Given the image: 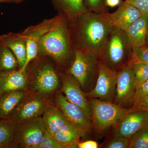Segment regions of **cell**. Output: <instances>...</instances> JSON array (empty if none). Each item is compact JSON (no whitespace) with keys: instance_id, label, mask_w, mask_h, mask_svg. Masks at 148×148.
<instances>
[{"instance_id":"obj_28","label":"cell","mask_w":148,"mask_h":148,"mask_svg":"<svg viewBox=\"0 0 148 148\" xmlns=\"http://www.w3.org/2000/svg\"><path fill=\"white\" fill-rule=\"evenodd\" d=\"M38 148H63L51 133L46 131Z\"/></svg>"},{"instance_id":"obj_12","label":"cell","mask_w":148,"mask_h":148,"mask_svg":"<svg viewBox=\"0 0 148 148\" xmlns=\"http://www.w3.org/2000/svg\"><path fill=\"white\" fill-rule=\"evenodd\" d=\"M54 98L56 105L68 121L77 127L84 135L90 132L92 126V121L79 107L68 101L61 90L56 93Z\"/></svg>"},{"instance_id":"obj_11","label":"cell","mask_w":148,"mask_h":148,"mask_svg":"<svg viewBox=\"0 0 148 148\" xmlns=\"http://www.w3.org/2000/svg\"><path fill=\"white\" fill-rule=\"evenodd\" d=\"M60 74L61 92L68 101L79 107L91 121V108L85 92L83 91L78 82L71 74L68 72H63Z\"/></svg>"},{"instance_id":"obj_25","label":"cell","mask_w":148,"mask_h":148,"mask_svg":"<svg viewBox=\"0 0 148 148\" xmlns=\"http://www.w3.org/2000/svg\"><path fill=\"white\" fill-rule=\"evenodd\" d=\"M13 124L5 119H0V148H9L13 132Z\"/></svg>"},{"instance_id":"obj_31","label":"cell","mask_w":148,"mask_h":148,"mask_svg":"<svg viewBox=\"0 0 148 148\" xmlns=\"http://www.w3.org/2000/svg\"><path fill=\"white\" fill-rule=\"evenodd\" d=\"M130 140L121 136H114L108 142L104 147L107 148H128Z\"/></svg>"},{"instance_id":"obj_15","label":"cell","mask_w":148,"mask_h":148,"mask_svg":"<svg viewBox=\"0 0 148 148\" xmlns=\"http://www.w3.org/2000/svg\"><path fill=\"white\" fill-rule=\"evenodd\" d=\"M119 5L114 12H107L103 15L112 27H116L125 31L140 18L142 14L135 7L123 1Z\"/></svg>"},{"instance_id":"obj_32","label":"cell","mask_w":148,"mask_h":148,"mask_svg":"<svg viewBox=\"0 0 148 148\" xmlns=\"http://www.w3.org/2000/svg\"><path fill=\"white\" fill-rule=\"evenodd\" d=\"M123 2L135 7L142 14H148V0H125Z\"/></svg>"},{"instance_id":"obj_26","label":"cell","mask_w":148,"mask_h":148,"mask_svg":"<svg viewBox=\"0 0 148 148\" xmlns=\"http://www.w3.org/2000/svg\"><path fill=\"white\" fill-rule=\"evenodd\" d=\"M135 74V89L148 79V64L131 60Z\"/></svg>"},{"instance_id":"obj_10","label":"cell","mask_w":148,"mask_h":148,"mask_svg":"<svg viewBox=\"0 0 148 148\" xmlns=\"http://www.w3.org/2000/svg\"><path fill=\"white\" fill-rule=\"evenodd\" d=\"M61 16V14H58L53 18L44 19L39 24L29 26L21 32L27 41V54L26 64L21 71H25L28 64L36 57L40 40L55 26Z\"/></svg>"},{"instance_id":"obj_17","label":"cell","mask_w":148,"mask_h":148,"mask_svg":"<svg viewBox=\"0 0 148 148\" xmlns=\"http://www.w3.org/2000/svg\"><path fill=\"white\" fill-rule=\"evenodd\" d=\"M0 39L12 51L18 61V69L21 70L27 58V43L21 33L10 32L0 35Z\"/></svg>"},{"instance_id":"obj_24","label":"cell","mask_w":148,"mask_h":148,"mask_svg":"<svg viewBox=\"0 0 148 148\" xmlns=\"http://www.w3.org/2000/svg\"><path fill=\"white\" fill-rule=\"evenodd\" d=\"M128 148H148V124L130 137Z\"/></svg>"},{"instance_id":"obj_20","label":"cell","mask_w":148,"mask_h":148,"mask_svg":"<svg viewBox=\"0 0 148 148\" xmlns=\"http://www.w3.org/2000/svg\"><path fill=\"white\" fill-rule=\"evenodd\" d=\"M42 117L47 130L53 135L69 122L55 102L47 107Z\"/></svg>"},{"instance_id":"obj_22","label":"cell","mask_w":148,"mask_h":148,"mask_svg":"<svg viewBox=\"0 0 148 148\" xmlns=\"http://www.w3.org/2000/svg\"><path fill=\"white\" fill-rule=\"evenodd\" d=\"M27 91L17 90L0 95V119L7 118Z\"/></svg>"},{"instance_id":"obj_13","label":"cell","mask_w":148,"mask_h":148,"mask_svg":"<svg viewBox=\"0 0 148 148\" xmlns=\"http://www.w3.org/2000/svg\"><path fill=\"white\" fill-rule=\"evenodd\" d=\"M148 124V111L136 108L123 116L114 125V136L130 139L138 130Z\"/></svg>"},{"instance_id":"obj_16","label":"cell","mask_w":148,"mask_h":148,"mask_svg":"<svg viewBox=\"0 0 148 148\" xmlns=\"http://www.w3.org/2000/svg\"><path fill=\"white\" fill-rule=\"evenodd\" d=\"M25 71L19 69L0 71V95L17 90H28Z\"/></svg>"},{"instance_id":"obj_37","label":"cell","mask_w":148,"mask_h":148,"mask_svg":"<svg viewBox=\"0 0 148 148\" xmlns=\"http://www.w3.org/2000/svg\"><path fill=\"white\" fill-rule=\"evenodd\" d=\"M146 45L148 47V27L146 38Z\"/></svg>"},{"instance_id":"obj_36","label":"cell","mask_w":148,"mask_h":148,"mask_svg":"<svg viewBox=\"0 0 148 148\" xmlns=\"http://www.w3.org/2000/svg\"><path fill=\"white\" fill-rule=\"evenodd\" d=\"M24 1V0H0V3H19Z\"/></svg>"},{"instance_id":"obj_33","label":"cell","mask_w":148,"mask_h":148,"mask_svg":"<svg viewBox=\"0 0 148 148\" xmlns=\"http://www.w3.org/2000/svg\"><path fill=\"white\" fill-rule=\"evenodd\" d=\"M98 143L92 140L79 142L77 145V148H98Z\"/></svg>"},{"instance_id":"obj_5","label":"cell","mask_w":148,"mask_h":148,"mask_svg":"<svg viewBox=\"0 0 148 148\" xmlns=\"http://www.w3.org/2000/svg\"><path fill=\"white\" fill-rule=\"evenodd\" d=\"M98 55L89 51L75 49L73 62L67 72L71 74L78 82L86 93L90 91L92 83L97 81L99 73Z\"/></svg>"},{"instance_id":"obj_23","label":"cell","mask_w":148,"mask_h":148,"mask_svg":"<svg viewBox=\"0 0 148 148\" xmlns=\"http://www.w3.org/2000/svg\"><path fill=\"white\" fill-rule=\"evenodd\" d=\"M18 69L15 56L0 39V71Z\"/></svg>"},{"instance_id":"obj_7","label":"cell","mask_w":148,"mask_h":148,"mask_svg":"<svg viewBox=\"0 0 148 148\" xmlns=\"http://www.w3.org/2000/svg\"><path fill=\"white\" fill-rule=\"evenodd\" d=\"M46 131L42 116L13 125L9 148H38Z\"/></svg>"},{"instance_id":"obj_34","label":"cell","mask_w":148,"mask_h":148,"mask_svg":"<svg viewBox=\"0 0 148 148\" xmlns=\"http://www.w3.org/2000/svg\"><path fill=\"white\" fill-rule=\"evenodd\" d=\"M134 107L141 110L148 111V95L139 102Z\"/></svg>"},{"instance_id":"obj_9","label":"cell","mask_w":148,"mask_h":148,"mask_svg":"<svg viewBox=\"0 0 148 148\" xmlns=\"http://www.w3.org/2000/svg\"><path fill=\"white\" fill-rule=\"evenodd\" d=\"M117 73L100 61L96 84L92 90L86 93L87 97L112 102L115 96Z\"/></svg>"},{"instance_id":"obj_35","label":"cell","mask_w":148,"mask_h":148,"mask_svg":"<svg viewBox=\"0 0 148 148\" xmlns=\"http://www.w3.org/2000/svg\"><path fill=\"white\" fill-rule=\"evenodd\" d=\"M121 3V0H106L107 6L111 8H114L119 5Z\"/></svg>"},{"instance_id":"obj_18","label":"cell","mask_w":148,"mask_h":148,"mask_svg":"<svg viewBox=\"0 0 148 148\" xmlns=\"http://www.w3.org/2000/svg\"><path fill=\"white\" fill-rule=\"evenodd\" d=\"M148 27V14H142L125 31L132 48L146 46Z\"/></svg>"},{"instance_id":"obj_8","label":"cell","mask_w":148,"mask_h":148,"mask_svg":"<svg viewBox=\"0 0 148 148\" xmlns=\"http://www.w3.org/2000/svg\"><path fill=\"white\" fill-rule=\"evenodd\" d=\"M53 98H47L33 91L27 90L25 95L5 120L14 125L42 116L47 107L55 102Z\"/></svg>"},{"instance_id":"obj_6","label":"cell","mask_w":148,"mask_h":148,"mask_svg":"<svg viewBox=\"0 0 148 148\" xmlns=\"http://www.w3.org/2000/svg\"><path fill=\"white\" fill-rule=\"evenodd\" d=\"M92 126L98 133L106 132L114 126L121 118L135 109V107L127 108L112 102L97 98H90Z\"/></svg>"},{"instance_id":"obj_3","label":"cell","mask_w":148,"mask_h":148,"mask_svg":"<svg viewBox=\"0 0 148 148\" xmlns=\"http://www.w3.org/2000/svg\"><path fill=\"white\" fill-rule=\"evenodd\" d=\"M28 90L52 98L61 90V74L54 61L47 56L37 55L25 69Z\"/></svg>"},{"instance_id":"obj_1","label":"cell","mask_w":148,"mask_h":148,"mask_svg":"<svg viewBox=\"0 0 148 148\" xmlns=\"http://www.w3.org/2000/svg\"><path fill=\"white\" fill-rule=\"evenodd\" d=\"M69 27L75 49L98 55L112 27L103 14L89 11L69 20Z\"/></svg>"},{"instance_id":"obj_27","label":"cell","mask_w":148,"mask_h":148,"mask_svg":"<svg viewBox=\"0 0 148 148\" xmlns=\"http://www.w3.org/2000/svg\"><path fill=\"white\" fill-rule=\"evenodd\" d=\"M84 4L88 11L98 14L108 12L106 0H84Z\"/></svg>"},{"instance_id":"obj_2","label":"cell","mask_w":148,"mask_h":148,"mask_svg":"<svg viewBox=\"0 0 148 148\" xmlns=\"http://www.w3.org/2000/svg\"><path fill=\"white\" fill-rule=\"evenodd\" d=\"M69 20L61 14L58 22L43 36L38 45L37 55L49 56L55 62L61 73L69 71L75 58V49Z\"/></svg>"},{"instance_id":"obj_30","label":"cell","mask_w":148,"mask_h":148,"mask_svg":"<svg viewBox=\"0 0 148 148\" xmlns=\"http://www.w3.org/2000/svg\"><path fill=\"white\" fill-rule=\"evenodd\" d=\"M148 95V79L135 89V95L132 102L134 107L143 98Z\"/></svg>"},{"instance_id":"obj_4","label":"cell","mask_w":148,"mask_h":148,"mask_svg":"<svg viewBox=\"0 0 148 148\" xmlns=\"http://www.w3.org/2000/svg\"><path fill=\"white\" fill-rule=\"evenodd\" d=\"M132 47L126 33L112 27L98 55L99 61L118 73L132 59Z\"/></svg>"},{"instance_id":"obj_21","label":"cell","mask_w":148,"mask_h":148,"mask_svg":"<svg viewBox=\"0 0 148 148\" xmlns=\"http://www.w3.org/2000/svg\"><path fill=\"white\" fill-rule=\"evenodd\" d=\"M58 14L66 16L69 20L86 12L84 0H51Z\"/></svg>"},{"instance_id":"obj_14","label":"cell","mask_w":148,"mask_h":148,"mask_svg":"<svg viewBox=\"0 0 148 148\" xmlns=\"http://www.w3.org/2000/svg\"><path fill=\"white\" fill-rule=\"evenodd\" d=\"M135 91V74L131 60L127 66L118 73L114 103L122 106L132 104Z\"/></svg>"},{"instance_id":"obj_29","label":"cell","mask_w":148,"mask_h":148,"mask_svg":"<svg viewBox=\"0 0 148 148\" xmlns=\"http://www.w3.org/2000/svg\"><path fill=\"white\" fill-rule=\"evenodd\" d=\"M132 61L148 64V47L147 46L132 48Z\"/></svg>"},{"instance_id":"obj_19","label":"cell","mask_w":148,"mask_h":148,"mask_svg":"<svg viewBox=\"0 0 148 148\" xmlns=\"http://www.w3.org/2000/svg\"><path fill=\"white\" fill-rule=\"evenodd\" d=\"M84 136L82 132L69 121L53 135L63 148H77L80 138Z\"/></svg>"}]
</instances>
